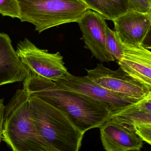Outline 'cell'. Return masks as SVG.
I'll return each mask as SVG.
<instances>
[{"label":"cell","instance_id":"1","mask_svg":"<svg viewBox=\"0 0 151 151\" xmlns=\"http://www.w3.org/2000/svg\"><path fill=\"white\" fill-rule=\"evenodd\" d=\"M23 89L28 96H34L63 111L82 134L100 128L111 117L105 106L84 94L63 88L55 82L28 73Z\"/></svg>","mask_w":151,"mask_h":151},{"label":"cell","instance_id":"2","mask_svg":"<svg viewBox=\"0 0 151 151\" xmlns=\"http://www.w3.org/2000/svg\"><path fill=\"white\" fill-rule=\"evenodd\" d=\"M2 140L12 151H55L37 131L29 96L23 88L17 90L5 106Z\"/></svg>","mask_w":151,"mask_h":151},{"label":"cell","instance_id":"3","mask_svg":"<svg viewBox=\"0 0 151 151\" xmlns=\"http://www.w3.org/2000/svg\"><path fill=\"white\" fill-rule=\"evenodd\" d=\"M33 121L37 131L55 151H79L83 134L63 111L29 96Z\"/></svg>","mask_w":151,"mask_h":151},{"label":"cell","instance_id":"4","mask_svg":"<svg viewBox=\"0 0 151 151\" xmlns=\"http://www.w3.org/2000/svg\"><path fill=\"white\" fill-rule=\"evenodd\" d=\"M21 22L31 23L39 33L54 27L77 22L89 9L81 0L19 1Z\"/></svg>","mask_w":151,"mask_h":151},{"label":"cell","instance_id":"5","mask_svg":"<svg viewBox=\"0 0 151 151\" xmlns=\"http://www.w3.org/2000/svg\"><path fill=\"white\" fill-rule=\"evenodd\" d=\"M16 52L28 73L55 83L65 79L69 74L59 52L49 53L27 38L18 43Z\"/></svg>","mask_w":151,"mask_h":151},{"label":"cell","instance_id":"6","mask_svg":"<svg viewBox=\"0 0 151 151\" xmlns=\"http://www.w3.org/2000/svg\"><path fill=\"white\" fill-rule=\"evenodd\" d=\"M87 71V76L97 84L126 97L141 99L151 92L120 67L114 71L98 64L95 68Z\"/></svg>","mask_w":151,"mask_h":151},{"label":"cell","instance_id":"7","mask_svg":"<svg viewBox=\"0 0 151 151\" xmlns=\"http://www.w3.org/2000/svg\"><path fill=\"white\" fill-rule=\"evenodd\" d=\"M55 83L63 88L90 97L106 106L111 113L140 100L111 91L97 84L87 76H75L69 73L65 79Z\"/></svg>","mask_w":151,"mask_h":151},{"label":"cell","instance_id":"8","mask_svg":"<svg viewBox=\"0 0 151 151\" xmlns=\"http://www.w3.org/2000/svg\"><path fill=\"white\" fill-rule=\"evenodd\" d=\"M100 14L88 9L78 20L82 32L81 40L84 48L89 50L93 56L102 63L115 61L107 50L106 44L107 24Z\"/></svg>","mask_w":151,"mask_h":151},{"label":"cell","instance_id":"9","mask_svg":"<svg viewBox=\"0 0 151 151\" xmlns=\"http://www.w3.org/2000/svg\"><path fill=\"white\" fill-rule=\"evenodd\" d=\"M110 119L131 128L151 145V92L137 102L111 113Z\"/></svg>","mask_w":151,"mask_h":151},{"label":"cell","instance_id":"10","mask_svg":"<svg viewBox=\"0 0 151 151\" xmlns=\"http://www.w3.org/2000/svg\"><path fill=\"white\" fill-rule=\"evenodd\" d=\"M112 21L115 32L123 44L143 45L150 32L151 13L128 10Z\"/></svg>","mask_w":151,"mask_h":151},{"label":"cell","instance_id":"11","mask_svg":"<svg viewBox=\"0 0 151 151\" xmlns=\"http://www.w3.org/2000/svg\"><path fill=\"white\" fill-rule=\"evenodd\" d=\"M120 67L151 91V52L143 45L123 44Z\"/></svg>","mask_w":151,"mask_h":151},{"label":"cell","instance_id":"12","mask_svg":"<svg viewBox=\"0 0 151 151\" xmlns=\"http://www.w3.org/2000/svg\"><path fill=\"white\" fill-rule=\"evenodd\" d=\"M106 151H141L143 140L131 128L109 119L100 127Z\"/></svg>","mask_w":151,"mask_h":151},{"label":"cell","instance_id":"13","mask_svg":"<svg viewBox=\"0 0 151 151\" xmlns=\"http://www.w3.org/2000/svg\"><path fill=\"white\" fill-rule=\"evenodd\" d=\"M28 72L20 59L8 35L0 33V86L24 81Z\"/></svg>","mask_w":151,"mask_h":151},{"label":"cell","instance_id":"14","mask_svg":"<svg viewBox=\"0 0 151 151\" xmlns=\"http://www.w3.org/2000/svg\"><path fill=\"white\" fill-rule=\"evenodd\" d=\"M89 9L100 14L105 19L111 20L129 10L128 0H81Z\"/></svg>","mask_w":151,"mask_h":151},{"label":"cell","instance_id":"15","mask_svg":"<svg viewBox=\"0 0 151 151\" xmlns=\"http://www.w3.org/2000/svg\"><path fill=\"white\" fill-rule=\"evenodd\" d=\"M106 44L110 54L117 62L120 60L123 53V44L121 41L115 31L108 27L106 30Z\"/></svg>","mask_w":151,"mask_h":151},{"label":"cell","instance_id":"16","mask_svg":"<svg viewBox=\"0 0 151 151\" xmlns=\"http://www.w3.org/2000/svg\"><path fill=\"white\" fill-rule=\"evenodd\" d=\"M0 14L20 19L21 10L19 1L18 0H0Z\"/></svg>","mask_w":151,"mask_h":151},{"label":"cell","instance_id":"17","mask_svg":"<svg viewBox=\"0 0 151 151\" xmlns=\"http://www.w3.org/2000/svg\"><path fill=\"white\" fill-rule=\"evenodd\" d=\"M129 10L151 13V0H128Z\"/></svg>","mask_w":151,"mask_h":151},{"label":"cell","instance_id":"18","mask_svg":"<svg viewBox=\"0 0 151 151\" xmlns=\"http://www.w3.org/2000/svg\"><path fill=\"white\" fill-rule=\"evenodd\" d=\"M3 102V99H0V143L2 140V130L5 109Z\"/></svg>","mask_w":151,"mask_h":151},{"label":"cell","instance_id":"19","mask_svg":"<svg viewBox=\"0 0 151 151\" xmlns=\"http://www.w3.org/2000/svg\"><path fill=\"white\" fill-rule=\"evenodd\" d=\"M19 1H41V0H18Z\"/></svg>","mask_w":151,"mask_h":151}]
</instances>
